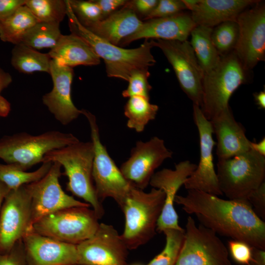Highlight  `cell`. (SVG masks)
Segmentation results:
<instances>
[{
  "mask_svg": "<svg viewBox=\"0 0 265 265\" xmlns=\"http://www.w3.org/2000/svg\"><path fill=\"white\" fill-rule=\"evenodd\" d=\"M196 167L197 164L186 160L175 164L174 169L164 168L153 175L149 185L161 189L165 194L164 206L157 223V232L162 233L166 229L185 230L179 225L174 201L178 190Z\"/></svg>",
  "mask_w": 265,
  "mask_h": 265,
  "instance_id": "obj_18",
  "label": "cell"
},
{
  "mask_svg": "<svg viewBox=\"0 0 265 265\" xmlns=\"http://www.w3.org/2000/svg\"><path fill=\"white\" fill-rule=\"evenodd\" d=\"M157 0H135L127 2L126 5L137 14L145 16L149 14L158 4Z\"/></svg>",
  "mask_w": 265,
  "mask_h": 265,
  "instance_id": "obj_42",
  "label": "cell"
},
{
  "mask_svg": "<svg viewBox=\"0 0 265 265\" xmlns=\"http://www.w3.org/2000/svg\"><path fill=\"white\" fill-rule=\"evenodd\" d=\"M27 265H77V245L41 235L32 229L22 238Z\"/></svg>",
  "mask_w": 265,
  "mask_h": 265,
  "instance_id": "obj_19",
  "label": "cell"
},
{
  "mask_svg": "<svg viewBox=\"0 0 265 265\" xmlns=\"http://www.w3.org/2000/svg\"><path fill=\"white\" fill-rule=\"evenodd\" d=\"M172 66L180 86L193 105L201 106L203 72L189 42L154 40Z\"/></svg>",
  "mask_w": 265,
  "mask_h": 265,
  "instance_id": "obj_13",
  "label": "cell"
},
{
  "mask_svg": "<svg viewBox=\"0 0 265 265\" xmlns=\"http://www.w3.org/2000/svg\"><path fill=\"white\" fill-rule=\"evenodd\" d=\"M174 202L200 223L216 234L244 242L265 250V222L254 212L247 199H223L201 191L187 190Z\"/></svg>",
  "mask_w": 265,
  "mask_h": 265,
  "instance_id": "obj_1",
  "label": "cell"
},
{
  "mask_svg": "<svg viewBox=\"0 0 265 265\" xmlns=\"http://www.w3.org/2000/svg\"><path fill=\"white\" fill-rule=\"evenodd\" d=\"M247 200L256 215L264 221L265 220V182L249 194Z\"/></svg>",
  "mask_w": 265,
  "mask_h": 265,
  "instance_id": "obj_40",
  "label": "cell"
},
{
  "mask_svg": "<svg viewBox=\"0 0 265 265\" xmlns=\"http://www.w3.org/2000/svg\"><path fill=\"white\" fill-rule=\"evenodd\" d=\"M0 265H27L22 239L5 254H0Z\"/></svg>",
  "mask_w": 265,
  "mask_h": 265,
  "instance_id": "obj_39",
  "label": "cell"
},
{
  "mask_svg": "<svg viewBox=\"0 0 265 265\" xmlns=\"http://www.w3.org/2000/svg\"><path fill=\"white\" fill-rule=\"evenodd\" d=\"M61 165L53 162L46 174L39 181L26 185L30 195L29 229L33 224L47 215L62 209L75 207H90L66 193L59 181ZM28 230V231H29Z\"/></svg>",
  "mask_w": 265,
  "mask_h": 265,
  "instance_id": "obj_12",
  "label": "cell"
},
{
  "mask_svg": "<svg viewBox=\"0 0 265 265\" xmlns=\"http://www.w3.org/2000/svg\"><path fill=\"white\" fill-rule=\"evenodd\" d=\"M249 72L233 51L222 56L214 68L204 74L200 108L207 120L211 121L229 106L233 93L249 80Z\"/></svg>",
  "mask_w": 265,
  "mask_h": 265,
  "instance_id": "obj_5",
  "label": "cell"
},
{
  "mask_svg": "<svg viewBox=\"0 0 265 265\" xmlns=\"http://www.w3.org/2000/svg\"><path fill=\"white\" fill-rule=\"evenodd\" d=\"M39 22L26 5L19 8L8 17L0 20V39L18 45L26 32Z\"/></svg>",
  "mask_w": 265,
  "mask_h": 265,
  "instance_id": "obj_27",
  "label": "cell"
},
{
  "mask_svg": "<svg viewBox=\"0 0 265 265\" xmlns=\"http://www.w3.org/2000/svg\"><path fill=\"white\" fill-rule=\"evenodd\" d=\"M101 10L103 19L123 7L128 2L126 0H94Z\"/></svg>",
  "mask_w": 265,
  "mask_h": 265,
  "instance_id": "obj_43",
  "label": "cell"
},
{
  "mask_svg": "<svg viewBox=\"0 0 265 265\" xmlns=\"http://www.w3.org/2000/svg\"><path fill=\"white\" fill-rule=\"evenodd\" d=\"M172 155L164 140L154 136L146 142L137 141L130 157L122 164L120 170L133 186L144 190L149 185L156 169Z\"/></svg>",
  "mask_w": 265,
  "mask_h": 265,
  "instance_id": "obj_15",
  "label": "cell"
},
{
  "mask_svg": "<svg viewBox=\"0 0 265 265\" xmlns=\"http://www.w3.org/2000/svg\"><path fill=\"white\" fill-rule=\"evenodd\" d=\"M256 105L260 108H265V91H261L253 94Z\"/></svg>",
  "mask_w": 265,
  "mask_h": 265,
  "instance_id": "obj_47",
  "label": "cell"
},
{
  "mask_svg": "<svg viewBox=\"0 0 265 265\" xmlns=\"http://www.w3.org/2000/svg\"><path fill=\"white\" fill-rule=\"evenodd\" d=\"M150 75L148 70H137L133 72L128 80V85L123 91L122 95L124 98L132 96H142L150 98L149 92L152 87L149 83Z\"/></svg>",
  "mask_w": 265,
  "mask_h": 265,
  "instance_id": "obj_36",
  "label": "cell"
},
{
  "mask_svg": "<svg viewBox=\"0 0 265 265\" xmlns=\"http://www.w3.org/2000/svg\"><path fill=\"white\" fill-rule=\"evenodd\" d=\"M228 251L232 260L240 265H249L252 257V247L238 240L228 242Z\"/></svg>",
  "mask_w": 265,
  "mask_h": 265,
  "instance_id": "obj_38",
  "label": "cell"
},
{
  "mask_svg": "<svg viewBox=\"0 0 265 265\" xmlns=\"http://www.w3.org/2000/svg\"><path fill=\"white\" fill-rule=\"evenodd\" d=\"M212 29L196 26L190 34V43L204 74L214 68L221 58L212 40Z\"/></svg>",
  "mask_w": 265,
  "mask_h": 265,
  "instance_id": "obj_26",
  "label": "cell"
},
{
  "mask_svg": "<svg viewBox=\"0 0 265 265\" xmlns=\"http://www.w3.org/2000/svg\"><path fill=\"white\" fill-rule=\"evenodd\" d=\"M50 74L53 87L50 92L43 96V103L56 120L67 125L82 114L81 109L75 106L71 98L73 70L52 59Z\"/></svg>",
  "mask_w": 265,
  "mask_h": 265,
  "instance_id": "obj_20",
  "label": "cell"
},
{
  "mask_svg": "<svg viewBox=\"0 0 265 265\" xmlns=\"http://www.w3.org/2000/svg\"></svg>",
  "mask_w": 265,
  "mask_h": 265,
  "instance_id": "obj_50",
  "label": "cell"
},
{
  "mask_svg": "<svg viewBox=\"0 0 265 265\" xmlns=\"http://www.w3.org/2000/svg\"><path fill=\"white\" fill-rule=\"evenodd\" d=\"M77 265H127L128 248L113 226L100 223L94 235L77 245Z\"/></svg>",
  "mask_w": 265,
  "mask_h": 265,
  "instance_id": "obj_14",
  "label": "cell"
},
{
  "mask_svg": "<svg viewBox=\"0 0 265 265\" xmlns=\"http://www.w3.org/2000/svg\"><path fill=\"white\" fill-rule=\"evenodd\" d=\"M79 141L72 133L57 131L36 135L26 132L6 135L0 139V159L6 163L16 164L26 171L42 163L48 152Z\"/></svg>",
  "mask_w": 265,
  "mask_h": 265,
  "instance_id": "obj_6",
  "label": "cell"
},
{
  "mask_svg": "<svg viewBox=\"0 0 265 265\" xmlns=\"http://www.w3.org/2000/svg\"><path fill=\"white\" fill-rule=\"evenodd\" d=\"M61 35L59 24L38 22L26 32L20 44L36 50L46 48L52 49Z\"/></svg>",
  "mask_w": 265,
  "mask_h": 265,
  "instance_id": "obj_31",
  "label": "cell"
},
{
  "mask_svg": "<svg viewBox=\"0 0 265 265\" xmlns=\"http://www.w3.org/2000/svg\"><path fill=\"white\" fill-rule=\"evenodd\" d=\"M195 26L190 14L183 11L168 17L152 19L143 22L139 29L120 45H127L141 39L184 41Z\"/></svg>",
  "mask_w": 265,
  "mask_h": 265,
  "instance_id": "obj_21",
  "label": "cell"
},
{
  "mask_svg": "<svg viewBox=\"0 0 265 265\" xmlns=\"http://www.w3.org/2000/svg\"><path fill=\"white\" fill-rule=\"evenodd\" d=\"M238 34L234 52L250 72L265 59V4L258 0L238 16Z\"/></svg>",
  "mask_w": 265,
  "mask_h": 265,
  "instance_id": "obj_11",
  "label": "cell"
},
{
  "mask_svg": "<svg viewBox=\"0 0 265 265\" xmlns=\"http://www.w3.org/2000/svg\"><path fill=\"white\" fill-rule=\"evenodd\" d=\"M74 13L84 26L103 19L101 10L93 0H68Z\"/></svg>",
  "mask_w": 265,
  "mask_h": 265,
  "instance_id": "obj_35",
  "label": "cell"
},
{
  "mask_svg": "<svg viewBox=\"0 0 265 265\" xmlns=\"http://www.w3.org/2000/svg\"><path fill=\"white\" fill-rule=\"evenodd\" d=\"M81 110L89 123L94 146L92 178L96 195L102 203L110 198L120 207L133 186L124 177L102 143L95 115Z\"/></svg>",
  "mask_w": 265,
  "mask_h": 265,
  "instance_id": "obj_8",
  "label": "cell"
},
{
  "mask_svg": "<svg viewBox=\"0 0 265 265\" xmlns=\"http://www.w3.org/2000/svg\"><path fill=\"white\" fill-rule=\"evenodd\" d=\"M193 117L199 135L200 159L196 168L184 185L187 190L221 195L213 161L212 152L216 142L213 139L211 123L204 116L200 107L195 105H193Z\"/></svg>",
  "mask_w": 265,
  "mask_h": 265,
  "instance_id": "obj_17",
  "label": "cell"
},
{
  "mask_svg": "<svg viewBox=\"0 0 265 265\" xmlns=\"http://www.w3.org/2000/svg\"><path fill=\"white\" fill-rule=\"evenodd\" d=\"M26 2V0H0V20L12 14Z\"/></svg>",
  "mask_w": 265,
  "mask_h": 265,
  "instance_id": "obj_44",
  "label": "cell"
},
{
  "mask_svg": "<svg viewBox=\"0 0 265 265\" xmlns=\"http://www.w3.org/2000/svg\"><path fill=\"white\" fill-rule=\"evenodd\" d=\"M10 189L1 180H0V212L5 198Z\"/></svg>",
  "mask_w": 265,
  "mask_h": 265,
  "instance_id": "obj_48",
  "label": "cell"
},
{
  "mask_svg": "<svg viewBox=\"0 0 265 265\" xmlns=\"http://www.w3.org/2000/svg\"><path fill=\"white\" fill-rule=\"evenodd\" d=\"M48 54L58 63L71 68L79 65H97L100 63V57L92 48L82 39L72 33L62 34Z\"/></svg>",
  "mask_w": 265,
  "mask_h": 265,
  "instance_id": "obj_25",
  "label": "cell"
},
{
  "mask_svg": "<svg viewBox=\"0 0 265 265\" xmlns=\"http://www.w3.org/2000/svg\"><path fill=\"white\" fill-rule=\"evenodd\" d=\"M67 14L72 34L85 41L96 54L104 60L107 76L128 81L131 75L137 70H148L156 63L151 53L154 40L145 41L134 49H124L114 45L96 35L79 21L68 0Z\"/></svg>",
  "mask_w": 265,
  "mask_h": 265,
  "instance_id": "obj_2",
  "label": "cell"
},
{
  "mask_svg": "<svg viewBox=\"0 0 265 265\" xmlns=\"http://www.w3.org/2000/svg\"><path fill=\"white\" fill-rule=\"evenodd\" d=\"M251 149L260 155L265 157V138L264 137L259 142H251L250 143Z\"/></svg>",
  "mask_w": 265,
  "mask_h": 265,
  "instance_id": "obj_46",
  "label": "cell"
},
{
  "mask_svg": "<svg viewBox=\"0 0 265 265\" xmlns=\"http://www.w3.org/2000/svg\"><path fill=\"white\" fill-rule=\"evenodd\" d=\"M165 244L160 253L147 265H175L180 253L185 238V230L166 229Z\"/></svg>",
  "mask_w": 265,
  "mask_h": 265,
  "instance_id": "obj_33",
  "label": "cell"
},
{
  "mask_svg": "<svg viewBox=\"0 0 265 265\" xmlns=\"http://www.w3.org/2000/svg\"><path fill=\"white\" fill-rule=\"evenodd\" d=\"M186 9L182 0H160L152 11L144 18L145 21L170 16Z\"/></svg>",
  "mask_w": 265,
  "mask_h": 265,
  "instance_id": "obj_37",
  "label": "cell"
},
{
  "mask_svg": "<svg viewBox=\"0 0 265 265\" xmlns=\"http://www.w3.org/2000/svg\"><path fill=\"white\" fill-rule=\"evenodd\" d=\"M227 247L212 230L187 217L183 244L175 265H232Z\"/></svg>",
  "mask_w": 265,
  "mask_h": 265,
  "instance_id": "obj_10",
  "label": "cell"
},
{
  "mask_svg": "<svg viewBox=\"0 0 265 265\" xmlns=\"http://www.w3.org/2000/svg\"></svg>",
  "mask_w": 265,
  "mask_h": 265,
  "instance_id": "obj_49",
  "label": "cell"
},
{
  "mask_svg": "<svg viewBox=\"0 0 265 265\" xmlns=\"http://www.w3.org/2000/svg\"><path fill=\"white\" fill-rule=\"evenodd\" d=\"M164 200L161 189L153 187L146 192L132 186L120 206L125 217L121 236L129 250L146 244L155 236Z\"/></svg>",
  "mask_w": 265,
  "mask_h": 265,
  "instance_id": "obj_4",
  "label": "cell"
},
{
  "mask_svg": "<svg viewBox=\"0 0 265 265\" xmlns=\"http://www.w3.org/2000/svg\"><path fill=\"white\" fill-rule=\"evenodd\" d=\"M258 1L198 0L190 15L196 26L213 28L224 22L236 21L241 12Z\"/></svg>",
  "mask_w": 265,
  "mask_h": 265,
  "instance_id": "obj_23",
  "label": "cell"
},
{
  "mask_svg": "<svg viewBox=\"0 0 265 265\" xmlns=\"http://www.w3.org/2000/svg\"><path fill=\"white\" fill-rule=\"evenodd\" d=\"M12 82V77L10 75L0 69V117H5L10 110L9 103L1 95V91Z\"/></svg>",
  "mask_w": 265,
  "mask_h": 265,
  "instance_id": "obj_41",
  "label": "cell"
},
{
  "mask_svg": "<svg viewBox=\"0 0 265 265\" xmlns=\"http://www.w3.org/2000/svg\"><path fill=\"white\" fill-rule=\"evenodd\" d=\"M30 195L26 185L10 190L0 212V254L8 252L29 229Z\"/></svg>",
  "mask_w": 265,
  "mask_h": 265,
  "instance_id": "obj_16",
  "label": "cell"
},
{
  "mask_svg": "<svg viewBox=\"0 0 265 265\" xmlns=\"http://www.w3.org/2000/svg\"><path fill=\"white\" fill-rule=\"evenodd\" d=\"M124 109L127 127L141 132L148 123L155 119L159 106L151 104L149 98L136 96L129 98Z\"/></svg>",
  "mask_w": 265,
  "mask_h": 265,
  "instance_id": "obj_29",
  "label": "cell"
},
{
  "mask_svg": "<svg viewBox=\"0 0 265 265\" xmlns=\"http://www.w3.org/2000/svg\"><path fill=\"white\" fill-rule=\"evenodd\" d=\"M216 173L222 195L229 199H247L265 182V157L251 149L218 160Z\"/></svg>",
  "mask_w": 265,
  "mask_h": 265,
  "instance_id": "obj_7",
  "label": "cell"
},
{
  "mask_svg": "<svg viewBox=\"0 0 265 265\" xmlns=\"http://www.w3.org/2000/svg\"><path fill=\"white\" fill-rule=\"evenodd\" d=\"M52 58L23 44L16 45L12 52L11 64L20 72L31 74L45 72L50 74Z\"/></svg>",
  "mask_w": 265,
  "mask_h": 265,
  "instance_id": "obj_28",
  "label": "cell"
},
{
  "mask_svg": "<svg viewBox=\"0 0 265 265\" xmlns=\"http://www.w3.org/2000/svg\"><path fill=\"white\" fill-rule=\"evenodd\" d=\"M249 265H265V250L252 247V257Z\"/></svg>",
  "mask_w": 265,
  "mask_h": 265,
  "instance_id": "obj_45",
  "label": "cell"
},
{
  "mask_svg": "<svg viewBox=\"0 0 265 265\" xmlns=\"http://www.w3.org/2000/svg\"><path fill=\"white\" fill-rule=\"evenodd\" d=\"M90 207H75L46 215L31 228L35 232L55 239L77 245L96 233L100 223Z\"/></svg>",
  "mask_w": 265,
  "mask_h": 265,
  "instance_id": "obj_9",
  "label": "cell"
},
{
  "mask_svg": "<svg viewBox=\"0 0 265 265\" xmlns=\"http://www.w3.org/2000/svg\"><path fill=\"white\" fill-rule=\"evenodd\" d=\"M94 149L92 142H80L51 151L44 157L42 162H58L67 177V189L84 200L99 219L105 214L102 203L95 192L92 178Z\"/></svg>",
  "mask_w": 265,
  "mask_h": 265,
  "instance_id": "obj_3",
  "label": "cell"
},
{
  "mask_svg": "<svg viewBox=\"0 0 265 265\" xmlns=\"http://www.w3.org/2000/svg\"><path fill=\"white\" fill-rule=\"evenodd\" d=\"M53 162H44L33 172H27L14 163H0V180L10 190L37 182L44 177L49 171Z\"/></svg>",
  "mask_w": 265,
  "mask_h": 265,
  "instance_id": "obj_30",
  "label": "cell"
},
{
  "mask_svg": "<svg viewBox=\"0 0 265 265\" xmlns=\"http://www.w3.org/2000/svg\"><path fill=\"white\" fill-rule=\"evenodd\" d=\"M238 34L236 21L224 22L213 28L211 38L215 49L222 57L234 50Z\"/></svg>",
  "mask_w": 265,
  "mask_h": 265,
  "instance_id": "obj_34",
  "label": "cell"
},
{
  "mask_svg": "<svg viewBox=\"0 0 265 265\" xmlns=\"http://www.w3.org/2000/svg\"><path fill=\"white\" fill-rule=\"evenodd\" d=\"M25 5L39 22L59 24L67 14L66 0H26Z\"/></svg>",
  "mask_w": 265,
  "mask_h": 265,
  "instance_id": "obj_32",
  "label": "cell"
},
{
  "mask_svg": "<svg viewBox=\"0 0 265 265\" xmlns=\"http://www.w3.org/2000/svg\"><path fill=\"white\" fill-rule=\"evenodd\" d=\"M217 139L218 160L225 159L251 150L250 141L243 126L238 122L230 106L210 121Z\"/></svg>",
  "mask_w": 265,
  "mask_h": 265,
  "instance_id": "obj_22",
  "label": "cell"
},
{
  "mask_svg": "<svg viewBox=\"0 0 265 265\" xmlns=\"http://www.w3.org/2000/svg\"><path fill=\"white\" fill-rule=\"evenodd\" d=\"M143 24L126 4L105 18L84 26L101 38L116 46L136 32Z\"/></svg>",
  "mask_w": 265,
  "mask_h": 265,
  "instance_id": "obj_24",
  "label": "cell"
}]
</instances>
